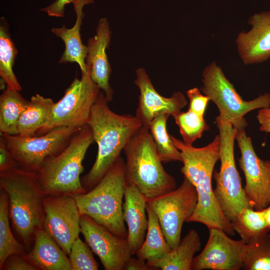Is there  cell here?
I'll return each mask as SVG.
<instances>
[{
    "label": "cell",
    "instance_id": "cell-19",
    "mask_svg": "<svg viewBox=\"0 0 270 270\" xmlns=\"http://www.w3.org/2000/svg\"><path fill=\"white\" fill-rule=\"evenodd\" d=\"M146 204V198L137 187L126 182L123 218L128 226L126 239L132 256L136 254L144 240L148 226Z\"/></svg>",
    "mask_w": 270,
    "mask_h": 270
},
{
    "label": "cell",
    "instance_id": "cell-29",
    "mask_svg": "<svg viewBox=\"0 0 270 270\" xmlns=\"http://www.w3.org/2000/svg\"><path fill=\"white\" fill-rule=\"evenodd\" d=\"M8 198L6 192H0V267L14 254H26L25 248L13 236L10 226Z\"/></svg>",
    "mask_w": 270,
    "mask_h": 270
},
{
    "label": "cell",
    "instance_id": "cell-7",
    "mask_svg": "<svg viewBox=\"0 0 270 270\" xmlns=\"http://www.w3.org/2000/svg\"><path fill=\"white\" fill-rule=\"evenodd\" d=\"M215 121L220 138V166L219 171L213 173L216 183L214 192L224 214L232 222L243 209L252 208L242 186L235 163L234 145L236 130L230 122L218 116Z\"/></svg>",
    "mask_w": 270,
    "mask_h": 270
},
{
    "label": "cell",
    "instance_id": "cell-11",
    "mask_svg": "<svg viewBox=\"0 0 270 270\" xmlns=\"http://www.w3.org/2000/svg\"><path fill=\"white\" fill-rule=\"evenodd\" d=\"M81 128L59 126L44 134L32 136L0 134L20 168L36 172L45 159L61 152Z\"/></svg>",
    "mask_w": 270,
    "mask_h": 270
},
{
    "label": "cell",
    "instance_id": "cell-39",
    "mask_svg": "<svg viewBox=\"0 0 270 270\" xmlns=\"http://www.w3.org/2000/svg\"><path fill=\"white\" fill-rule=\"evenodd\" d=\"M264 210L265 218L267 222L268 228L270 231V205L268 206Z\"/></svg>",
    "mask_w": 270,
    "mask_h": 270
},
{
    "label": "cell",
    "instance_id": "cell-35",
    "mask_svg": "<svg viewBox=\"0 0 270 270\" xmlns=\"http://www.w3.org/2000/svg\"><path fill=\"white\" fill-rule=\"evenodd\" d=\"M18 164L8 150L4 137H0V172L19 168Z\"/></svg>",
    "mask_w": 270,
    "mask_h": 270
},
{
    "label": "cell",
    "instance_id": "cell-8",
    "mask_svg": "<svg viewBox=\"0 0 270 270\" xmlns=\"http://www.w3.org/2000/svg\"><path fill=\"white\" fill-rule=\"evenodd\" d=\"M202 92L216 106L218 116L234 128L248 124L244 116L248 112L270 107V94L264 93L251 100H244L215 62L206 66L202 72Z\"/></svg>",
    "mask_w": 270,
    "mask_h": 270
},
{
    "label": "cell",
    "instance_id": "cell-36",
    "mask_svg": "<svg viewBox=\"0 0 270 270\" xmlns=\"http://www.w3.org/2000/svg\"><path fill=\"white\" fill-rule=\"evenodd\" d=\"M74 0H56L48 6L42 9L50 16L62 18L64 16V6Z\"/></svg>",
    "mask_w": 270,
    "mask_h": 270
},
{
    "label": "cell",
    "instance_id": "cell-16",
    "mask_svg": "<svg viewBox=\"0 0 270 270\" xmlns=\"http://www.w3.org/2000/svg\"><path fill=\"white\" fill-rule=\"evenodd\" d=\"M136 73L134 84L140 94L135 116L143 126L148 128L151 121L161 114H168L174 118L186 106L188 100L181 92H174L170 98L164 97L156 90L144 68H138Z\"/></svg>",
    "mask_w": 270,
    "mask_h": 270
},
{
    "label": "cell",
    "instance_id": "cell-21",
    "mask_svg": "<svg viewBox=\"0 0 270 270\" xmlns=\"http://www.w3.org/2000/svg\"><path fill=\"white\" fill-rule=\"evenodd\" d=\"M34 245L25 258L38 270H72L69 258L44 228L36 230Z\"/></svg>",
    "mask_w": 270,
    "mask_h": 270
},
{
    "label": "cell",
    "instance_id": "cell-31",
    "mask_svg": "<svg viewBox=\"0 0 270 270\" xmlns=\"http://www.w3.org/2000/svg\"><path fill=\"white\" fill-rule=\"evenodd\" d=\"M174 118L179 128L182 141L186 144L192 145L210 128L204 117L189 110L186 112H180Z\"/></svg>",
    "mask_w": 270,
    "mask_h": 270
},
{
    "label": "cell",
    "instance_id": "cell-15",
    "mask_svg": "<svg viewBox=\"0 0 270 270\" xmlns=\"http://www.w3.org/2000/svg\"><path fill=\"white\" fill-rule=\"evenodd\" d=\"M245 243L230 238L223 230H209L202 252L194 257L192 270H239L242 268Z\"/></svg>",
    "mask_w": 270,
    "mask_h": 270
},
{
    "label": "cell",
    "instance_id": "cell-32",
    "mask_svg": "<svg viewBox=\"0 0 270 270\" xmlns=\"http://www.w3.org/2000/svg\"><path fill=\"white\" fill-rule=\"evenodd\" d=\"M88 246L78 237L74 242L69 254L72 270H97L98 264Z\"/></svg>",
    "mask_w": 270,
    "mask_h": 270
},
{
    "label": "cell",
    "instance_id": "cell-24",
    "mask_svg": "<svg viewBox=\"0 0 270 270\" xmlns=\"http://www.w3.org/2000/svg\"><path fill=\"white\" fill-rule=\"evenodd\" d=\"M29 101L19 92L6 88L0 96V132L18 134L19 119Z\"/></svg>",
    "mask_w": 270,
    "mask_h": 270
},
{
    "label": "cell",
    "instance_id": "cell-17",
    "mask_svg": "<svg viewBox=\"0 0 270 270\" xmlns=\"http://www.w3.org/2000/svg\"><path fill=\"white\" fill-rule=\"evenodd\" d=\"M110 37L111 32L108 20L100 18L96 29V34L88 40L86 58V67L91 78L103 92L108 102L112 99L114 93L109 83L112 70L106 54Z\"/></svg>",
    "mask_w": 270,
    "mask_h": 270
},
{
    "label": "cell",
    "instance_id": "cell-18",
    "mask_svg": "<svg viewBox=\"0 0 270 270\" xmlns=\"http://www.w3.org/2000/svg\"><path fill=\"white\" fill-rule=\"evenodd\" d=\"M248 23L252 29L236 40L239 54L246 64L265 62L270 58V12L254 14Z\"/></svg>",
    "mask_w": 270,
    "mask_h": 270
},
{
    "label": "cell",
    "instance_id": "cell-34",
    "mask_svg": "<svg viewBox=\"0 0 270 270\" xmlns=\"http://www.w3.org/2000/svg\"><path fill=\"white\" fill-rule=\"evenodd\" d=\"M0 270H38L34 264L29 262L24 255L14 254L10 256L4 262Z\"/></svg>",
    "mask_w": 270,
    "mask_h": 270
},
{
    "label": "cell",
    "instance_id": "cell-3",
    "mask_svg": "<svg viewBox=\"0 0 270 270\" xmlns=\"http://www.w3.org/2000/svg\"><path fill=\"white\" fill-rule=\"evenodd\" d=\"M0 188L8 198L10 218L28 249L34 242L36 230L44 226L42 194L36 172L16 168L0 172Z\"/></svg>",
    "mask_w": 270,
    "mask_h": 270
},
{
    "label": "cell",
    "instance_id": "cell-9",
    "mask_svg": "<svg viewBox=\"0 0 270 270\" xmlns=\"http://www.w3.org/2000/svg\"><path fill=\"white\" fill-rule=\"evenodd\" d=\"M82 72L66 90L62 98L54 102L48 122L36 133L44 134L59 126L81 128L88 124L92 107L100 89L92 80L90 72Z\"/></svg>",
    "mask_w": 270,
    "mask_h": 270
},
{
    "label": "cell",
    "instance_id": "cell-13",
    "mask_svg": "<svg viewBox=\"0 0 270 270\" xmlns=\"http://www.w3.org/2000/svg\"><path fill=\"white\" fill-rule=\"evenodd\" d=\"M43 205L44 228L69 255L80 232V214L76 199L67 195L44 196Z\"/></svg>",
    "mask_w": 270,
    "mask_h": 270
},
{
    "label": "cell",
    "instance_id": "cell-20",
    "mask_svg": "<svg viewBox=\"0 0 270 270\" xmlns=\"http://www.w3.org/2000/svg\"><path fill=\"white\" fill-rule=\"evenodd\" d=\"M93 0H74L72 4L76 14L74 26L70 28L64 26L60 28H53L52 32L61 38L64 44L65 48L60 60V63L76 62L82 72L87 71L86 58L88 47L84 45L80 36V27L84 16L82 11L84 5L93 2Z\"/></svg>",
    "mask_w": 270,
    "mask_h": 270
},
{
    "label": "cell",
    "instance_id": "cell-1",
    "mask_svg": "<svg viewBox=\"0 0 270 270\" xmlns=\"http://www.w3.org/2000/svg\"><path fill=\"white\" fill-rule=\"evenodd\" d=\"M174 146L180 150L182 166L180 172L195 187L198 202L192 215L186 222H198L208 230L216 228L232 236L235 232L232 222L226 217L214 196L212 179L216 162L220 160L218 134L207 146L196 148L170 135Z\"/></svg>",
    "mask_w": 270,
    "mask_h": 270
},
{
    "label": "cell",
    "instance_id": "cell-26",
    "mask_svg": "<svg viewBox=\"0 0 270 270\" xmlns=\"http://www.w3.org/2000/svg\"><path fill=\"white\" fill-rule=\"evenodd\" d=\"M232 223L234 232L246 244L254 242L270 232L264 210H256L250 208H245Z\"/></svg>",
    "mask_w": 270,
    "mask_h": 270
},
{
    "label": "cell",
    "instance_id": "cell-23",
    "mask_svg": "<svg viewBox=\"0 0 270 270\" xmlns=\"http://www.w3.org/2000/svg\"><path fill=\"white\" fill-rule=\"evenodd\" d=\"M54 102L39 94L32 96L18 122V134L32 136L48 121Z\"/></svg>",
    "mask_w": 270,
    "mask_h": 270
},
{
    "label": "cell",
    "instance_id": "cell-38",
    "mask_svg": "<svg viewBox=\"0 0 270 270\" xmlns=\"http://www.w3.org/2000/svg\"><path fill=\"white\" fill-rule=\"evenodd\" d=\"M124 270H156L148 266L145 260L140 259L138 258H136L132 257V256L126 262Z\"/></svg>",
    "mask_w": 270,
    "mask_h": 270
},
{
    "label": "cell",
    "instance_id": "cell-30",
    "mask_svg": "<svg viewBox=\"0 0 270 270\" xmlns=\"http://www.w3.org/2000/svg\"><path fill=\"white\" fill-rule=\"evenodd\" d=\"M242 269L270 270V234L245 244Z\"/></svg>",
    "mask_w": 270,
    "mask_h": 270
},
{
    "label": "cell",
    "instance_id": "cell-12",
    "mask_svg": "<svg viewBox=\"0 0 270 270\" xmlns=\"http://www.w3.org/2000/svg\"><path fill=\"white\" fill-rule=\"evenodd\" d=\"M248 124L236 128V140L240 150L238 165L246 179L244 188L252 208L262 210L270 205V160L256 154L251 138L246 135Z\"/></svg>",
    "mask_w": 270,
    "mask_h": 270
},
{
    "label": "cell",
    "instance_id": "cell-28",
    "mask_svg": "<svg viewBox=\"0 0 270 270\" xmlns=\"http://www.w3.org/2000/svg\"><path fill=\"white\" fill-rule=\"evenodd\" d=\"M170 116L164 114L156 116L150 122L148 130L163 163L182 162L180 152L174 144L167 131L166 122Z\"/></svg>",
    "mask_w": 270,
    "mask_h": 270
},
{
    "label": "cell",
    "instance_id": "cell-25",
    "mask_svg": "<svg viewBox=\"0 0 270 270\" xmlns=\"http://www.w3.org/2000/svg\"><path fill=\"white\" fill-rule=\"evenodd\" d=\"M146 210L148 218L146 236L136 254L137 258L150 262L162 257L172 250L163 234L156 214L147 204Z\"/></svg>",
    "mask_w": 270,
    "mask_h": 270
},
{
    "label": "cell",
    "instance_id": "cell-37",
    "mask_svg": "<svg viewBox=\"0 0 270 270\" xmlns=\"http://www.w3.org/2000/svg\"><path fill=\"white\" fill-rule=\"evenodd\" d=\"M256 118L260 124L259 130L270 133V107L260 108Z\"/></svg>",
    "mask_w": 270,
    "mask_h": 270
},
{
    "label": "cell",
    "instance_id": "cell-33",
    "mask_svg": "<svg viewBox=\"0 0 270 270\" xmlns=\"http://www.w3.org/2000/svg\"><path fill=\"white\" fill-rule=\"evenodd\" d=\"M186 93L189 100L188 110L204 117L206 106L210 100L209 97L202 94L200 90L196 87L188 90Z\"/></svg>",
    "mask_w": 270,
    "mask_h": 270
},
{
    "label": "cell",
    "instance_id": "cell-27",
    "mask_svg": "<svg viewBox=\"0 0 270 270\" xmlns=\"http://www.w3.org/2000/svg\"><path fill=\"white\" fill-rule=\"evenodd\" d=\"M18 54L12 42L8 25L4 18H0V76L6 87L20 91L22 86L12 70Z\"/></svg>",
    "mask_w": 270,
    "mask_h": 270
},
{
    "label": "cell",
    "instance_id": "cell-4",
    "mask_svg": "<svg viewBox=\"0 0 270 270\" xmlns=\"http://www.w3.org/2000/svg\"><path fill=\"white\" fill-rule=\"evenodd\" d=\"M94 141L92 130L86 124L74 134L61 152L45 159L36 172L44 196H74L87 192L82 186L80 176L84 171L82 161Z\"/></svg>",
    "mask_w": 270,
    "mask_h": 270
},
{
    "label": "cell",
    "instance_id": "cell-10",
    "mask_svg": "<svg viewBox=\"0 0 270 270\" xmlns=\"http://www.w3.org/2000/svg\"><path fill=\"white\" fill-rule=\"evenodd\" d=\"M197 202L196 189L185 177L178 188L147 200V205L158 218L163 234L171 250L180 243L183 224L194 214Z\"/></svg>",
    "mask_w": 270,
    "mask_h": 270
},
{
    "label": "cell",
    "instance_id": "cell-22",
    "mask_svg": "<svg viewBox=\"0 0 270 270\" xmlns=\"http://www.w3.org/2000/svg\"><path fill=\"white\" fill-rule=\"evenodd\" d=\"M201 248L198 232L192 229L180 240L178 246L162 257L150 262L148 266L156 270H190L194 254Z\"/></svg>",
    "mask_w": 270,
    "mask_h": 270
},
{
    "label": "cell",
    "instance_id": "cell-14",
    "mask_svg": "<svg viewBox=\"0 0 270 270\" xmlns=\"http://www.w3.org/2000/svg\"><path fill=\"white\" fill-rule=\"evenodd\" d=\"M80 232L106 270H124L132 256L126 238H120L89 216H80Z\"/></svg>",
    "mask_w": 270,
    "mask_h": 270
},
{
    "label": "cell",
    "instance_id": "cell-6",
    "mask_svg": "<svg viewBox=\"0 0 270 270\" xmlns=\"http://www.w3.org/2000/svg\"><path fill=\"white\" fill-rule=\"evenodd\" d=\"M124 167V161L120 156L94 188L74 196L80 215L89 216L122 238L128 235L122 210L126 184Z\"/></svg>",
    "mask_w": 270,
    "mask_h": 270
},
{
    "label": "cell",
    "instance_id": "cell-2",
    "mask_svg": "<svg viewBox=\"0 0 270 270\" xmlns=\"http://www.w3.org/2000/svg\"><path fill=\"white\" fill-rule=\"evenodd\" d=\"M108 103L104 93L100 91L88 124L98 144V153L90 170L80 178L86 192L100 181L120 157L131 138L142 126L135 116L117 114L110 109Z\"/></svg>",
    "mask_w": 270,
    "mask_h": 270
},
{
    "label": "cell",
    "instance_id": "cell-5",
    "mask_svg": "<svg viewBox=\"0 0 270 270\" xmlns=\"http://www.w3.org/2000/svg\"><path fill=\"white\" fill-rule=\"evenodd\" d=\"M124 151L126 182L134 184L147 200L176 188V180L164 169L148 128L142 126Z\"/></svg>",
    "mask_w": 270,
    "mask_h": 270
}]
</instances>
